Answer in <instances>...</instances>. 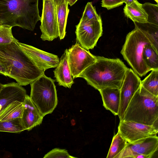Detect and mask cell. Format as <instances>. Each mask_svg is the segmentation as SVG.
Returning a JSON list of instances; mask_svg holds the SVG:
<instances>
[{
    "label": "cell",
    "mask_w": 158,
    "mask_h": 158,
    "mask_svg": "<svg viewBox=\"0 0 158 158\" xmlns=\"http://www.w3.org/2000/svg\"><path fill=\"white\" fill-rule=\"evenodd\" d=\"M18 41L0 44V64L8 76L21 86L27 85L44 74L33 61L22 49Z\"/></svg>",
    "instance_id": "cell-1"
},
{
    "label": "cell",
    "mask_w": 158,
    "mask_h": 158,
    "mask_svg": "<svg viewBox=\"0 0 158 158\" xmlns=\"http://www.w3.org/2000/svg\"><path fill=\"white\" fill-rule=\"evenodd\" d=\"M96 57V61L78 77L84 79L88 85L98 90L106 88L120 89L128 68L119 59Z\"/></svg>",
    "instance_id": "cell-2"
},
{
    "label": "cell",
    "mask_w": 158,
    "mask_h": 158,
    "mask_svg": "<svg viewBox=\"0 0 158 158\" xmlns=\"http://www.w3.org/2000/svg\"><path fill=\"white\" fill-rule=\"evenodd\" d=\"M39 0H0L2 24L33 31L40 20Z\"/></svg>",
    "instance_id": "cell-3"
},
{
    "label": "cell",
    "mask_w": 158,
    "mask_h": 158,
    "mask_svg": "<svg viewBox=\"0 0 158 158\" xmlns=\"http://www.w3.org/2000/svg\"><path fill=\"white\" fill-rule=\"evenodd\" d=\"M158 118V96L141 86L128 105L123 120L152 125Z\"/></svg>",
    "instance_id": "cell-4"
},
{
    "label": "cell",
    "mask_w": 158,
    "mask_h": 158,
    "mask_svg": "<svg viewBox=\"0 0 158 158\" xmlns=\"http://www.w3.org/2000/svg\"><path fill=\"white\" fill-rule=\"evenodd\" d=\"M151 44L140 30L135 28L127 35L121 53L132 70L141 77L145 76L150 70L145 65L143 58L144 47Z\"/></svg>",
    "instance_id": "cell-5"
},
{
    "label": "cell",
    "mask_w": 158,
    "mask_h": 158,
    "mask_svg": "<svg viewBox=\"0 0 158 158\" xmlns=\"http://www.w3.org/2000/svg\"><path fill=\"white\" fill-rule=\"evenodd\" d=\"M54 82L44 74L30 84V97L44 117L52 113L58 103Z\"/></svg>",
    "instance_id": "cell-6"
},
{
    "label": "cell",
    "mask_w": 158,
    "mask_h": 158,
    "mask_svg": "<svg viewBox=\"0 0 158 158\" xmlns=\"http://www.w3.org/2000/svg\"><path fill=\"white\" fill-rule=\"evenodd\" d=\"M102 19L88 21L80 20L76 26L77 41L87 50L93 49L102 34Z\"/></svg>",
    "instance_id": "cell-7"
},
{
    "label": "cell",
    "mask_w": 158,
    "mask_h": 158,
    "mask_svg": "<svg viewBox=\"0 0 158 158\" xmlns=\"http://www.w3.org/2000/svg\"><path fill=\"white\" fill-rule=\"evenodd\" d=\"M40 28L43 41H52L59 37L56 6L52 0H43Z\"/></svg>",
    "instance_id": "cell-8"
},
{
    "label": "cell",
    "mask_w": 158,
    "mask_h": 158,
    "mask_svg": "<svg viewBox=\"0 0 158 158\" xmlns=\"http://www.w3.org/2000/svg\"><path fill=\"white\" fill-rule=\"evenodd\" d=\"M68 61L73 78L78 77L86 68L93 64L97 57L82 47L77 41L67 49Z\"/></svg>",
    "instance_id": "cell-9"
},
{
    "label": "cell",
    "mask_w": 158,
    "mask_h": 158,
    "mask_svg": "<svg viewBox=\"0 0 158 158\" xmlns=\"http://www.w3.org/2000/svg\"><path fill=\"white\" fill-rule=\"evenodd\" d=\"M118 131L127 143H131L148 137L157 136L158 129L152 125H147L135 122L120 121Z\"/></svg>",
    "instance_id": "cell-10"
},
{
    "label": "cell",
    "mask_w": 158,
    "mask_h": 158,
    "mask_svg": "<svg viewBox=\"0 0 158 158\" xmlns=\"http://www.w3.org/2000/svg\"><path fill=\"white\" fill-rule=\"evenodd\" d=\"M141 80L131 69L128 68L120 90V102L118 116L123 120L125 113L135 93L141 86Z\"/></svg>",
    "instance_id": "cell-11"
},
{
    "label": "cell",
    "mask_w": 158,
    "mask_h": 158,
    "mask_svg": "<svg viewBox=\"0 0 158 158\" xmlns=\"http://www.w3.org/2000/svg\"><path fill=\"white\" fill-rule=\"evenodd\" d=\"M158 148V138L152 136L140 139L131 143H127L124 148L116 158H134L137 155L151 158Z\"/></svg>",
    "instance_id": "cell-12"
},
{
    "label": "cell",
    "mask_w": 158,
    "mask_h": 158,
    "mask_svg": "<svg viewBox=\"0 0 158 158\" xmlns=\"http://www.w3.org/2000/svg\"><path fill=\"white\" fill-rule=\"evenodd\" d=\"M18 44L22 49L41 69L45 71L48 69L56 68L58 65L60 59L57 56L19 42Z\"/></svg>",
    "instance_id": "cell-13"
},
{
    "label": "cell",
    "mask_w": 158,
    "mask_h": 158,
    "mask_svg": "<svg viewBox=\"0 0 158 158\" xmlns=\"http://www.w3.org/2000/svg\"><path fill=\"white\" fill-rule=\"evenodd\" d=\"M23 106L21 118L26 130L29 131L41 123L44 116L34 104L30 97L27 94L23 102Z\"/></svg>",
    "instance_id": "cell-14"
},
{
    "label": "cell",
    "mask_w": 158,
    "mask_h": 158,
    "mask_svg": "<svg viewBox=\"0 0 158 158\" xmlns=\"http://www.w3.org/2000/svg\"><path fill=\"white\" fill-rule=\"evenodd\" d=\"M26 95L25 89L17 83L4 85L0 91L1 110L15 101L23 102Z\"/></svg>",
    "instance_id": "cell-15"
},
{
    "label": "cell",
    "mask_w": 158,
    "mask_h": 158,
    "mask_svg": "<svg viewBox=\"0 0 158 158\" xmlns=\"http://www.w3.org/2000/svg\"><path fill=\"white\" fill-rule=\"evenodd\" d=\"M56 68L54 71V75L58 85L70 88L74 81L69 66L67 49L64 51Z\"/></svg>",
    "instance_id": "cell-16"
},
{
    "label": "cell",
    "mask_w": 158,
    "mask_h": 158,
    "mask_svg": "<svg viewBox=\"0 0 158 158\" xmlns=\"http://www.w3.org/2000/svg\"><path fill=\"white\" fill-rule=\"evenodd\" d=\"M98 91L101 96L104 107L114 115H118L120 102V89L117 88H106Z\"/></svg>",
    "instance_id": "cell-17"
},
{
    "label": "cell",
    "mask_w": 158,
    "mask_h": 158,
    "mask_svg": "<svg viewBox=\"0 0 158 158\" xmlns=\"http://www.w3.org/2000/svg\"><path fill=\"white\" fill-rule=\"evenodd\" d=\"M142 4L135 0L130 5H126L123 9L125 15L134 23H148V15L143 8Z\"/></svg>",
    "instance_id": "cell-18"
},
{
    "label": "cell",
    "mask_w": 158,
    "mask_h": 158,
    "mask_svg": "<svg viewBox=\"0 0 158 158\" xmlns=\"http://www.w3.org/2000/svg\"><path fill=\"white\" fill-rule=\"evenodd\" d=\"M23 110V102L15 101L0 110V122L21 118Z\"/></svg>",
    "instance_id": "cell-19"
},
{
    "label": "cell",
    "mask_w": 158,
    "mask_h": 158,
    "mask_svg": "<svg viewBox=\"0 0 158 158\" xmlns=\"http://www.w3.org/2000/svg\"><path fill=\"white\" fill-rule=\"evenodd\" d=\"M134 23L135 26L140 30L155 50L158 53V26L148 23Z\"/></svg>",
    "instance_id": "cell-20"
},
{
    "label": "cell",
    "mask_w": 158,
    "mask_h": 158,
    "mask_svg": "<svg viewBox=\"0 0 158 158\" xmlns=\"http://www.w3.org/2000/svg\"><path fill=\"white\" fill-rule=\"evenodd\" d=\"M57 24L60 40L63 39L66 35V28L69 12L67 1L56 6Z\"/></svg>",
    "instance_id": "cell-21"
},
{
    "label": "cell",
    "mask_w": 158,
    "mask_h": 158,
    "mask_svg": "<svg viewBox=\"0 0 158 158\" xmlns=\"http://www.w3.org/2000/svg\"><path fill=\"white\" fill-rule=\"evenodd\" d=\"M158 54L151 44L146 45L143 48V60L150 70L158 69Z\"/></svg>",
    "instance_id": "cell-22"
},
{
    "label": "cell",
    "mask_w": 158,
    "mask_h": 158,
    "mask_svg": "<svg viewBox=\"0 0 158 158\" xmlns=\"http://www.w3.org/2000/svg\"><path fill=\"white\" fill-rule=\"evenodd\" d=\"M141 86L151 94L158 96V69L152 70L148 76L141 81Z\"/></svg>",
    "instance_id": "cell-23"
},
{
    "label": "cell",
    "mask_w": 158,
    "mask_h": 158,
    "mask_svg": "<svg viewBox=\"0 0 158 158\" xmlns=\"http://www.w3.org/2000/svg\"><path fill=\"white\" fill-rule=\"evenodd\" d=\"M25 130L21 118L0 122V131L17 133Z\"/></svg>",
    "instance_id": "cell-24"
},
{
    "label": "cell",
    "mask_w": 158,
    "mask_h": 158,
    "mask_svg": "<svg viewBox=\"0 0 158 158\" xmlns=\"http://www.w3.org/2000/svg\"><path fill=\"white\" fill-rule=\"evenodd\" d=\"M127 142L118 131L113 138L107 158H116L126 146Z\"/></svg>",
    "instance_id": "cell-25"
},
{
    "label": "cell",
    "mask_w": 158,
    "mask_h": 158,
    "mask_svg": "<svg viewBox=\"0 0 158 158\" xmlns=\"http://www.w3.org/2000/svg\"><path fill=\"white\" fill-rule=\"evenodd\" d=\"M149 2L142 4L143 8L148 15V23L158 26V5Z\"/></svg>",
    "instance_id": "cell-26"
},
{
    "label": "cell",
    "mask_w": 158,
    "mask_h": 158,
    "mask_svg": "<svg viewBox=\"0 0 158 158\" xmlns=\"http://www.w3.org/2000/svg\"><path fill=\"white\" fill-rule=\"evenodd\" d=\"M101 17L97 14L94 7L91 2H87L85 7L80 20L88 21L91 20H101Z\"/></svg>",
    "instance_id": "cell-27"
},
{
    "label": "cell",
    "mask_w": 158,
    "mask_h": 158,
    "mask_svg": "<svg viewBox=\"0 0 158 158\" xmlns=\"http://www.w3.org/2000/svg\"><path fill=\"white\" fill-rule=\"evenodd\" d=\"M12 27L7 25H0V44H9L13 40L12 32Z\"/></svg>",
    "instance_id": "cell-28"
},
{
    "label": "cell",
    "mask_w": 158,
    "mask_h": 158,
    "mask_svg": "<svg viewBox=\"0 0 158 158\" xmlns=\"http://www.w3.org/2000/svg\"><path fill=\"white\" fill-rule=\"evenodd\" d=\"M45 158H76L70 156L67 151L64 149L55 148L48 152L44 157Z\"/></svg>",
    "instance_id": "cell-29"
},
{
    "label": "cell",
    "mask_w": 158,
    "mask_h": 158,
    "mask_svg": "<svg viewBox=\"0 0 158 158\" xmlns=\"http://www.w3.org/2000/svg\"><path fill=\"white\" fill-rule=\"evenodd\" d=\"M124 0H102V6L110 10L122 5Z\"/></svg>",
    "instance_id": "cell-30"
},
{
    "label": "cell",
    "mask_w": 158,
    "mask_h": 158,
    "mask_svg": "<svg viewBox=\"0 0 158 158\" xmlns=\"http://www.w3.org/2000/svg\"><path fill=\"white\" fill-rule=\"evenodd\" d=\"M0 74L7 76V75L4 67L0 64Z\"/></svg>",
    "instance_id": "cell-31"
},
{
    "label": "cell",
    "mask_w": 158,
    "mask_h": 158,
    "mask_svg": "<svg viewBox=\"0 0 158 158\" xmlns=\"http://www.w3.org/2000/svg\"><path fill=\"white\" fill-rule=\"evenodd\" d=\"M54 4L56 6H58L64 3L66 0H52Z\"/></svg>",
    "instance_id": "cell-32"
},
{
    "label": "cell",
    "mask_w": 158,
    "mask_h": 158,
    "mask_svg": "<svg viewBox=\"0 0 158 158\" xmlns=\"http://www.w3.org/2000/svg\"><path fill=\"white\" fill-rule=\"evenodd\" d=\"M78 0H69L68 2V5L72 6L74 5Z\"/></svg>",
    "instance_id": "cell-33"
},
{
    "label": "cell",
    "mask_w": 158,
    "mask_h": 158,
    "mask_svg": "<svg viewBox=\"0 0 158 158\" xmlns=\"http://www.w3.org/2000/svg\"><path fill=\"white\" fill-rule=\"evenodd\" d=\"M134 0H124V3L126 5H129L134 2Z\"/></svg>",
    "instance_id": "cell-34"
},
{
    "label": "cell",
    "mask_w": 158,
    "mask_h": 158,
    "mask_svg": "<svg viewBox=\"0 0 158 158\" xmlns=\"http://www.w3.org/2000/svg\"><path fill=\"white\" fill-rule=\"evenodd\" d=\"M3 85H3L0 83V91L1 89H2V87H3Z\"/></svg>",
    "instance_id": "cell-35"
},
{
    "label": "cell",
    "mask_w": 158,
    "mask_h": 158,
    "mask_svg": "<svg viewBox=\"0 0 158 158\" xmlns=\"http://www.w3.org/2000/svg\"><path fill=\"white\" fill-rule=\"evenodd\" d=\"M157 3V4H158V0H154Z\"/></svg>",
    "instance_id": "cell-36"
},
{
    "label": "cell",
    "mask_w": 158,
    "mask_h": 158,
    "mask_svg": "<svg viewBox=\"0 0 158 158\" xmlns=\"http://www.w3.org/2000/svg\"><path fill=\"white\" fill-rule=\"evenodd\" d=\"M2 24V22L1 21V20H0V25H1V24Z\"/></svg>",
    "instance_id": "cell-37"
},
{
    "label": "cell",
    "mask_w": 158,
    "mask_h": 158,
    "mask_svg": "<svg viewBox=\"0 0 158 158\" xmlns=\"http://www.w3.org/2000/svg\"><path fill=\"white\" fill-rule=\"evenodd\" d=\"M66 0V1H67L68 2H69V0Z\"/></svg>",
    "instance_id": "cell-38"
},
{
    "label": "cell",
    "mask_w": 158,
    "mask_h": 158,
    "mask_svg": "<svg viewBox=\"0 0 158 158\" xmlns=\"http://www.w3.org/2000/svg\"></svg>",
    "instance_id": "cell-39"
}]
</instances>
